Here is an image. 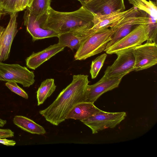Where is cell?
Wrapping results in <instances>:
<instances>
[{
  "mask_svg": "<svg viewBox=\"0 0 157 157\" xmlns=\"http://www.w3.org/2000/svg\"><path fill=\"white\" fill-rule=\"evenodd\" d=\"M88 75H74L71 82L60 93L48 107L39 111L46 121L58 126L66 120L68 113L76 104L85 101Z\"/></svg>",
  "mask_w": 157,
  "mask_h": 157,
  "instance_id": "6da1fadb",
  "label": "cell"
},
{
  "mask_svg": "<svg viewBox=\"0 0 157 157\" xmlns=\"http://www.w3.org/2000/svg\"><path fill=\"white\" fill-rule=\"evenodd\" d=\"M93 14L84 6L72 12L55 10L51 7L39 19L41 26L60 34L67 32L88 34L93 26Z\"/></svg>",
  "mask_w": 157,
  "mask_h": 157,
  "instance_id": "7a4b0ae2",
  "label": "cell"
},
{
  "mask_svg": "<svg viewBox=\"0 0 157 157\" xmlns=\"http://www.w3.org/2000/svg\"><path fill=\"white\" fill-rule=\"evenodd\" d=\"M113 33L112 29L108 28L91 33L77 50L75 59L85 60L104 51Z\"/></svg>",
  "mask_w": 157,
  "mask_h": 157,
  "instance_id": "3957f363",
  "label": "cell"
},
{
  "mask_svg": "<svg viewBox=\"0 0 157 157\" xmlns=\"http://www.w3.org/2000/svg\"><path fill=\"white\" fill-rule=\"evenodd\" d=\"M139 12L123 17L111 25L110 28L114 33L104 51L129 33L136 27L142 24H150L151 19L145 13Z\"/></svg>",
  "mask_w": 157,
  "mask_h": 157,
  "instance_id": "277c9868",
  "label": "cell"
},
{
  "mask_svg": "<svg viewBox=\"0 0 157 157\" xmlns=\"http://www.w3.org/2000/svg\"><path fill=\"white\" fill-rule=\"evenodd\" d=\"M150 31V26L149 24L139 25L105 52L107 54H112L122 51L133 49L148 40Z\"/></svg>",
  "mask_w": 157,
  "mask_h": 157,
  "instance_id": "5b68a950",
  "label": "cell"
},
{
  "mask_svg": "<svg viewBox=\"0 0 157 157\" xmlns=\"http://www.w3.org/2000/svg\"><path fill=\"white\" fill-rule=\"evenodd\" d=\"M33 71L19 64H9L0 61V80L13 82L29 87L35 82Z\"/></svg>",
  "mask_w": 157,
  "mask_h": 157,
  "instance_id": "8992f818",
  "label": "cell"
},
{
  "mask_svg": "<svg viewBox=\"0 0 157 157\" xmlns=\"http://www.w3.org/2000/svg\"><path fill=\"white\" fill-rule=\"evenodd\" d=\"M126 116V113L124 112L110 113L101 110L81 121L91 129L93 134H95L106 128H115Z\"/></svg>",
  "mask_w": 157,
  "mask_h": 157,
  "instance_id": "52a82bcc",
  "label": "cell"
},
{
  "mask_svg": "<svg viewBox=\"0 0 157 157\" xmlns=\"http://www.w3.org/2000/svg\"><path fill=\"white\" fill-rule=\"evenodd\" d=\"M134 58V71L148 69L157 63V45L156 43L147 41L132 50Z\"/></svg>",
  "mask_w": 157,
  "mask_h": 157,
  "instance_id": "ba28073f",
  "label": "cell"
},
{
  "mask_svg": "<svg viewBox=\"0 0 157 157\" xmlns=\"http://www.w3.org/2000/svg\"><path fill=\"white\" fill-rule=\"evenodd\" d=\"M133 49L122 51L116 53L117 58L111 65L107 67L103 76L112 77L126 75L134 71L135 58Z\"/></svg>",
  "mask_w": 157,
  "mask_h": 157,
  "instance_id": "9c48e42d",
  "label": "cell"
},
{
  "mask_svg": "<svg viewBox=\"0 0 157 157\" xmlns=\"http://www.w3.org/2000/svg\"><path fill=\"white\" fill-rule=\"evenodd\" d=\"M17 12L10 13L9 22L6 28L0 26V61L9 58L13 41L17 32Z\"/></svg>",
  "mask_w": 157,
  "mask_h": 157,
  "instance_id": "30bf717a",
  "label": "cell"
},
{
  "mask_svg": "<svg viewBox=\"0 0 157 157\" xmlns=\"http://www.w3.org/2000/svg\"><path fill=\"white\" fill-rule=\"evenodd\" d=\"M124 76L109 78L103 76L95 84H88L86 91L85 101L94 103L104 93L117 87Z\"/></svg>",
  "mask_w": 157,
  "mask_h": 157,
  "instance_id": "8fae6325",
  "label": "cell"
},
{
  "mask_svg": "<svg viewBox=\"0 0 157 157\" xmlns=\"http://www.w3.org/2000/svg\"><path fill=\"white\" fill-rule=\"evenodd\" d=\"M140 10L133 7L129 9L121 11L120 10L110 13L102 15L92 12L93 18V26L90 31L92 33L96 31L109 28L110 26L121 18L139 12Z\"/></svg>",
  "mask_w": 157,
  "mask_h": 157,
  "instance_id": "7c38bea8",
  "label": "cell"
},
{
  "mask_svg": "<svg viewBox=\"0 0 157 157\" xmlns=\"http://www.w3.org/2000/svg\"><path fill=\"white\" fill-rule=\"evenodd\" d=\"M26 9L23 16L24 25L27 32L32 36L33 41L58 36L59 34L56 32L42 28L39 20L29 10Z\"/></svg>",
  "mask_w": 157,
  "mask_h": 157,
  "instance_id": "4fadbf2b",
  "label": "cell"
},
{
  "mask_svg": "<svg viewBox=\"0 0 157 157\" xmlns=\"http://www.w3.org/2000/svg\"><path fill=\"white\" fill-rule=\"evenodd\" d=\"M83 6L91 12L102 15L125 9L124 0H92Z\"/></svg>",
  "mask_w": 157,
  "mask_h": 157,
  "instance_id": "5bb4252c",
  "label": "cell"
},
{
  "mask_svg": "<svg viewBox=\"0 0 157 157\" xmlns=\"http://www.w3.org/2000/svg\"><path fill=\"white\" fill-rule=\"evenodd\" d=\"M65 48L58 43L51 45L41 51L33 52L26 59V65L29 68L35 70L52 57L63 51Z\"/></svg>",
  "mask_w": 157,
  "mask_h": 157,
  "instance_id": "9a60e30c",
  "label": "cell"
},
{
  "mask_svg": "<svg viewBox=\"0 0 157 157\" xmlns=\"http://www.w3.org/2000/svg\"><path fill=\"white\" fill-rule=\"evenodd\" d=\"M101 110L93 103L80 102L75 105L71 109L66 116V119H72L81 121L89 118Z\"/></svg>",
  "mask_w": 157,
  "mask_h": 157,
  "instance_id": "2e32d148",
  "label": "cell"
},
{
  "mask_svg": "<svg viewBox=\"0 0 157 157\" xmlns=\"http://www.w3.org/2000/svg\"><path fill=\"white\" fill-rule=\"evenodd\" d=\"M13 121L14 124L18 127L30 133L43 135L46 133L43 127L26 117L16 116Z\"/></svg>",
  "mask_w": 157,
  "mask_h": 157,
  "instance_id": "e0dca14e",
  "label": "cell"
},
{
  "mask_svg": "<svg viewBox=\"0 0 157 157\" xmlns=\"http://www.w3.org/2000/svg\"><path fill=\"white\" fill-rule=\"evenodd\" d=\"M133 7L146 13L151 18L152 24L157 25V2L149 0H128Z\"/></svg>",
  "mask_w": 157,
  "mask_h": 157,
  "instance_id": "ac0fdd59",
  "label": "cell"
},
{
  "mask_svg": "<svg viewBox=\"0 0 157 157\" xmlns=\"http://www.w3.org/2000/svg\"><path fill=\"white\" fill-rule=\"evenodd\" d=\"M90 34L82 36L71 32L60 34L57 36L59 39L58 43L71 50H77L82 41Z\"/></svg>",
  "mask_w": 157,
  "mask_h": 157,
  "instance_id": "d6986e66",
  "label": "cell"
},
{
  "mask_svg": "<svg viewBox=\"0 0 157 157\" xmlns=\"http://www.w3.org/2000/svg\"><path fill=\"white\" fill-rule=\"evenodd\" d=\"M56 86L53 78H48L42 82L36 92L37 105L43 104L54 92Z\"/></svg>",
  "mask_w": 157,
  "mask_h": 157,
  "instance_id": "ffe728a7",
  "label": "cell"
},
{
  "mask_svg": "<svg viewBox=\"0 0 157 157\" xmlns=\"http://www.w3.org/2000/svg\"><path fill=\"white\" fill-rule=\"evenodd\" d=\"M51 0H33L30 6L26 9L37 19L46 13L51 7Z\"/></svg>",
  "mask_w": 157,
  "mask_h": 157,
  "instance_id": "44dd1931",
  "label": "cell"
},
{
  "mask_svg": "<svg viewBox=\"0 0 157 157\" xmlns=\"http://www.w3.org/2000/svg\"><path fill=\"white\" fill-rule=\"evenodd\" d=\"M107 56L106 53H103L98 56L92 62L90 73L92 79L96 78L98 75L104 64Z\"/></svg>",
  "mask_w": 157,
  "mask_h": 157,
  "instance_id": "7402d4cb",
  "label": "cell"
},
{
  "mask_svg": "<svg viewBox=\"0 0 157 157\" xmlns=\"http://www.w3.org/2000/svg\"><path fill=\"white\" fill-rule=\"evenodd\" d=\"M17 83L13 82H7L5 84L11 91L25 99H27L29 98L27 94L19 87Z\"/></svg>",
  "mask_w": 157,
  "mask_h": 157,
  "instance_id": "603a6c76",
  "label": "cell"
},
{
  "mask_svg": "<svg viewBox=\"0 0 157 157\" xmlns=\"http://www.w3.org/2000/svg\"><path fill=\"white\" fill-rule=\"evenodd\" d=\"M18 0H5L2 5L1 11L5 13L15 12V7Z\"/></svg>",
  "mask_w": 157,
  "mask_h": 157,
  "instance_id": "cb8c5ba5",
  "label": "cell"
},
{
  "mask_svg": "<svg viewBox=\"0 0 157 157\" xmlns=\"http://www.w3.org/2000/svg\"><path fill=\"white\" fill-rule=\"evenodd\" d=\"M29 0H18L15 7V12H18L26 9Z\"/></svg>",
  "mask_w": 157,
  "mask_h": 157,
  "instance_id": "d4e9b609",
  "label": "cell"
},
{
  "mask_svg": "<svg viewBox=\"0 0 157 157\" xmlns=\"http://www.w3.org/2000/svg\"><path fill=\"white\" fill-rule=\"evenodd\" d=\"M14 133L9 129L0 128V138H6L14 136Z\"/></svg>",
  "mask_w": 157,
  "mask_h": 157,
  "instance_id": "484cf974",
  "label": "cell"
},
{
  "mask_svg": "<svg viewBox=\"0 0 157 157\" xmlns=\"http://www.w3.org/2000/svg\"><path fill=\"white\" fill-rule=\"evenodd\" d=\"M0 143L6 146H14L16 142L12 140H9L6 138H0Z\"/></svg>",
  "mask_w": 157,
  "mask_h": 157,
  "instance_id": "4316f807",
  "label": "cell"
},
{
  "mask_svg": "<svg viewBox=\"0 0 157 157\" xmlns=\"http://www.w3.org/2000/svg\"><path fill=\"white\" fill-rule=\"evenodd\" d=\"M6 120L2 119L0 118V127H3L6 123Z\"/></svg>",
  "mask_w": 157,
  "mask_h": 157,
  "instance_id": "83f0119b",
  "label": "cell"
},
{
  "mask_svg": "<svg viewBox=\"0 0 157 157\" xmlns=\"http://www.w3.org/2000/svg\"><path fill=\"white\" fill-rule=\"evenodd\" d=\"M5 0H0V11H1V10L2 5Z\"/></svg>",
  "mask_w": 157,
  "mask_h": 157,
  "instance_id": "f1b7e54d",
  "label": "cell"
},
{
  "mask_svg": "<svg viewBox=\"0 0 157 157\" xmlns=\"http://www.w3.org/2000/svg\"><path fill=\"white\" fill-rule=\"evenodd\" d=\"M33 0H28V5L27 7H29L30 6Z\"/></svg>",
  "mask_w": 157,
  "mask_h": 157,
  "instance_id": "f546056e",
  "label": "cell"
},
{
  "mask_svg": "<svg viewBox=\"0 0 157 157\" xmlns=\"http://www.w3.org/2000/svg\"><path fill=\"white\" fill-rule=\"evenodd\" d=\"M91 0H84V4L83 5L87 3L90 2Z\"/></svg>",
  "mask_w": 157,
  "mask_h": 157,
  "instance_id": "4dcf8cb0",
  "label": "cell"
},
{
  "mask_svg": "<svg viewBox=\"0 0 157 157\" xmlns=\"http://www.w3.org/2000/svg\"><path fill=\"white\" fill-rule=\"evenodd\" d=\"M79 1L83 5L84 4V0H77Z\"/></svg>",
  "mask_w": 157,
  "mask_h": 157,
  "instance_id": "1f68e13d",
  "label": "cell"
},
{
  "mask_svg": "<svg viewBox=\"0 0 157 157\" xmlns=\"http://www.w3.org/2000/svg\"><path fill=\"white\" fill-rule=\"evenodd\" d=\"M5 13L0 11V19L1 18V16H2V15L3 14H5Z\"/></svg>",
  "mask_w": 157,
  "mask_h": 157,
  "instance_id": "d6a6232c",
  "label": "cell"
},
{
  "mask_svg": "<svg viewBox=\"0 0 157 157\" xmlns=\"http://www.w3.org/2000/svg\"><path fill=\"white\" fill-rule=\"evenodd\" d=\"M156 0V2H157V0Z\"/></svg>",
  "mask_w": 157,
  "mask_h": 157,
  "instance_id": "836d02e7",
  "label": "cell"
}]
</instances>
